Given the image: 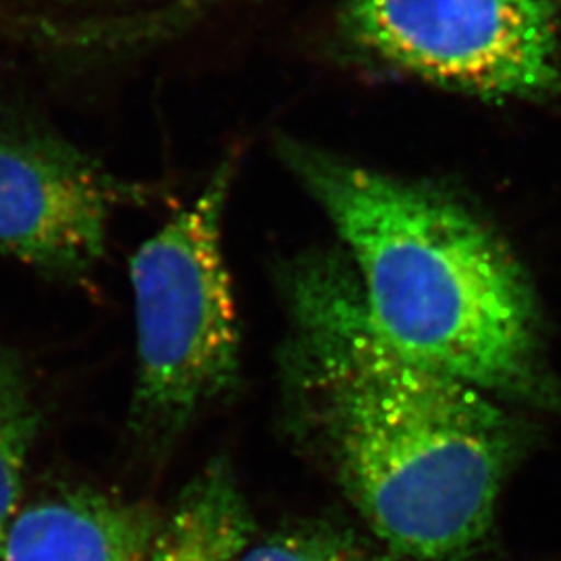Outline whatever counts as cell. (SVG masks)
I'll list each match as a JSON object with an SVG mask.
<instances>
[{
	"label": "cell",
	"instance_id": "3",
	"mask_svg": "<svg viewBox=\"0 0 561 561\" xmlns=\"http://www.w3.org/2000/svg\"><path fill=\"white\" fill-rule=\"evenodd\" d=\"M240 157L227 152L198 196L129 262L138 375L134 412L175 433L240 381V324L222 245Z\"/></svg>",
	"mask_w": 561,
	"mask_h": 561
},
{
	"label": "cell",
	"instance_id": "2",
	"mask_svg": "<svg viewBox=\"0 0 561 561\" xmlns=\"http://www.w3.org/2000/svg\"><path fill=\"white\" fill-rule=\"evenodd\" d=\"M275 148L340 236L382 340L505 403L560 408L535 291L489 225L426 183L291 136Z\"/></svg>",
	"mask_w": 561,
	"mask_h": 561
},
{
	"label": "cell",
	"instance_id": "9",
	"mask_svg": "<svg viewBox=\"0 0 561 561\" xmlns=\"http://www.w3.org/2000/svg\"><path fill=\"white\" fill-rule=\"evenodd\" d=\"M238 561H410L382 542L327 522H308L248 545Z\"/></svg>",
	"mask_w": 561,
	"mask_h": 561
},
{
	"label": "cell",
	"instance_id": "10",
	"mask_svg": "<svg viewBox=\"0 0 561 561\" xmlns=\"http://www.w3.org/2000/svg\"><path fill=\"white\" fill-rule=\"evenodd\" d=\"M222 2H227V0H171L169 11H171L173 20L187 27L204 18V13L217 9Z\"/></svg>",
	"mask_w": 561,
	"mask_h": 561
},
{
	"label": "cell",
	"instance_id": "7",
	"mask_svg": "<svg viewBox=\"0 0 561 561\" xmlns=\"http://www.w3.org/2000/svg\"><path fill=\"white\" fill-rule=\"evenodd\" d=\"M252 516L227 461L210 463L159 526L148 561H238L252 539Z\"/></svg>",
	"mask_w": 561,
	"mask_h": 561
},
{
	"label": "cell",
	"instance_id": "8",
	"mask_svg": "<svg viewBox=\"0 0 561 561\" xmlns=\"http://www.w3.org/2000/svg\"><path fill=\"white\" fill-rule=\"evenodd\" d=\"M38 431V408L13 352L0 347V542L18 514L27 458Z\"/></svg>",
	"mask_w": 561,
	"mask_h": 561
},
{
	"label": "cell",
	"instance_id": "5",
	"mask_svg": "<svg viewBox=\"0 0 561 561\" xmlns=\"http://www.w3.org/2000/svg\"><path fill=\"white\" fill-rule=\"evenodd\" d=\"M141 196L59 134L0 125V256L48 279H90L115 213Z\"/></svg>",
	"mask_w": 561,
	"mask_h": 561
},
{
	"label": "cell",
	"instance_id": "4",
	"mask_svg": "<svg viewBox=\"0 0 561 561\" xmlns=\"http://www.w3.org/2000/svg\"><path fill=\"white\" fill-rule=\"evenodd\" d=\"M335 34L362 59L445 90L561 102V0H343Z\"/></svg>",
	"mask_w": 561,
	"mask_h": 561
},
{
	"label": "cell",
	"instance_id": "1",
	"mask_svg": "<svg viewBox=\"0 0 561 561\" xmlns=\"http://www.w3.org/2000/svg\"><path fill=\"white\" fill-rule=\"evenodd\" d=\"M277 283L287 379L375 539L410 561H486L530 424L382 340L343 252L291 256Z\"/></svg>",
	"mask_w": 561,
	"mask_h": 561
},
{
	"label": "cell",
	"instance_id": "6",
	"mask_svg": "<svg viewBox=\"0 0 561 561\" xmlns=\"http://www.w3.org/2000/svg\"><path fill=\"white\" fill-rule=\"evenodd\" d=\"M159 522L138 503L71 491L18 512L0 561H148Z\"/></svg>",
	"mask_w": 561,
	"mask_h": 561
}]
</instances>
